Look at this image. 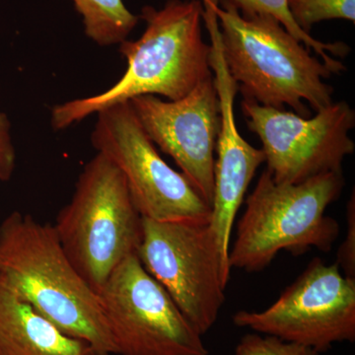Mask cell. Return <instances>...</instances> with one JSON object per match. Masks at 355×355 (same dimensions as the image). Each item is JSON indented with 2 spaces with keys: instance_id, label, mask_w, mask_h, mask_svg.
Masks as SVG:
<instances>
[{
  "instance_id": "1",
  "label": "cell",
  "mask_w": 355,
  "mask_h": 355,
  "mask_svg": "<svg viewBox=\"0 0 355 355\" xmlns=\"http://www.w3.org/2000/svg\"><path fill=\"white\" fill-rule=\"evenodd\" d=\"M202 0H168L161 9L142 7L146 30L137 41L121 42L119 51L127 69L104 92L55 105L51 125L67 130L112 105L144 95L177 101L212 76L210 46L202 38Z\"/></svg>"
},
{
  "instance_id": "2",
  "label": "cell",
  "mask_w": 355,
  "mask_h": 355,
  "mask_svg": "<svg viewBox=\"0 0 355 355\" xmlns=\"http://www.w3.org/2000/svg\"><path fill=\"white\" fill-rule=\"evenodd\" d=\"M0 284L96 355H116L99 295L72 265L51 224L19 211L1 222Z\"/></svg>"
},
{
  "instance_id": "3",
  "label": "cell",
  "mask_w": 355,
  "mask_h": 355,
  "mask_svg": "<svg viewBox=\"0 0 355 355\" xmlns=\"http://www.w3.org/2000/svg\"><path fill=\"white\" fill-rule=\"evenodd\" d=\"M222 53L243 99L308 118L333 104V71L270 15H243L227 0H209Z\"/></svg>"
},
{
  "instance_id": "4",
  "label": "cell",
  "mask_w": 355,
  "mask_h": 355,
  "mask_svg": "<svg viewBox=\"0 0 355 355\" xmlns=\"http://www.w3.org/2000/svg\"><path fill=\"white\" fill-rule=\"evenodd\" d=\"M343 172L319 175L300 184L275 183L265 170L246 200L238 222L229 266L248 272H261L280 251L298 256L311 248L330 252L340 225L326 210L340 198Z\"/></svg>"
},
{
  "instance_id": "5",
  "label": "cell",
  "mask_w": 355,
  "mask_h": 355,
  "mask_svg": "<svg viewBox=\"0 0 355 355\" xmlns=\"http://www.w3.org/2000/svg\"><path fill=\"white\" fill-rule=\"evenodd\" d=\"M53 226L69 261L97 294L116 266L137 254L142 238V216L127 181L100 153L84 166Z\"/></svg>"
},
{
  "instance_id": "6",
  "label": "cell",
  "mask_w": 355,
  "mask_h": 355,
  "mask_svg": "<svg viewBox=\"0 0 355 355\" xmlns=\"http://www.w3.org/2000/svg\"><path fill=\"white\" fill-rule=\"evenodd\" d=\"M96 114L91 144L123 173L142 218L209 224L211 207L161 157L130 101Z\"/></svg>"
},
{
  "instance_id": "7",
  "label": "cell",
  "mask_w": 355,
  "mask_h": 355,
  "mask_svg": "<svg viewBox=\"0 0 355 355\" xmlns=\"http://www.w3.org/2000/svg\"><path fill=\"white\" fill-rule=\"evenodd\" d=\"M98 295L116 355H209L202 336L137 254L116 266Z\"/></svg>"
},
{
  "instance_id": "8",
  "label": "cell",
  "mask_w": 355,
  "mask_h": 355,
  "mask_svg": "<svg viewBox=\"0 0 355 355\" xmlns=\"http://www.w3.org/2000/svg\"><path fill=\"white\" fill-rule=\"evenodd\" d=\"M239 328L272 336L316 350L355 340V279L338 263L310 261L279 298L261 312L239 311L232 317Z\"/></svg>"
},
{
  "instance_id": "9",
  "label": "cell",
  "mask_w": 355,
  "mask_h": 355,
  "mask_svg": "<svg viewBox=\"0 0 355 355\" xmlns=\"http://www.w3.org/2000/svg\"><path fill=\"white\" fill-rule=\"evenodd\" d=\"M241 108L248 128L261 140L266 170L275 183L300 184L343 172V160L354 153L349 132L355 113L347 102H334L308 118L249 99L242 100Z\"/></svg>"
},
{
  "instance_id": "10",
  "label": "cell",
  "mask_w": 355,
  "mask_h": 355,
  "mask_svg": "<svg viewBox=\"0 0 355 355\" xmlns=\"http://www.w3.org/2000/svg\"><path fill=\"white\" fill-rule=\"evenodd\" d=\"M137 256L191 326L205 335L218 319L226 288L209 224L142 218Z\"/></svg>"
},
{
  "instance_id": "11",
  "label": "cell",
  "mask_w": 355,
  "mask_h": 355,
  "mask_svg": "<svg viewBox=\"0 0 355 355\" xmlns=\"http://www.w3.org/2000/svg\"><path fill=\"white\" fill-rule=\"evenodd\" d=\"M130 102L154 146L175 161L182 174L211 207L214 151L220 128L214 74L177 101L144 95Z\"/></svg>"
},
{
  "instance_id": "12",
  "label": "cell",
  "mask_w": 355,
  "mask_h": 355,
  "mask_svg": "<svg viewBox=\"0 0 355 355\" xmlns=\"http://www.w3.org/2000/svg\"><path fill=\"white\" fill-rule=\"evenodd\" d=\"M214 163V193L209 227L218 256L222 284L227 286L231 268L229 249L238 210L257 170L266 158L240 133L225 132L217 139Z\"/></svg>"
},
{
  "instance_id": "13",
  "label": "cell",
  "mask_w": 355,
  "mask_h": 355,
  "mask_svg": "<svg viewBox=\"0 0 355 355\" xmlns=\"http://www.w3.org/2000/svg\"><path fill=\"white\" fill-rule=\"evenodd\" d=\"M0 355H96L0 284Z\"/></svg>"
},
{
  "instance_id": "14",
  "label": "cell",
  "mask_w": 355,
  "mask_h": 355,
  "mask_svg": "<svg viewBox=\"0 0 355 355\" xmlns=\"http://www.w3.org/2000/svg\"><path fill=\"white\" fill-rule=\"evenodd\" d=\"M83 17L84 32L101 46L120 44L139 24V15L128 10L123 0H71Z\"/></svg>"
},
{
  "instance_id": "15",
  "label": "cell",
  "mask_w": 355,
  "mask_h": 355,
  "mask_svg": "<svg viewBox=\"0 0 355 355\" xmlns=\"http://www.w3.org/2000/svg\"><path fill=\"white\" fill-rule=\"evenodd\" d=\"M227 1L233 4L243 15L272 16L282 23L286 31L291 33L294 38L304 44L308 50L314 51L318 57L321 58L322 62L330 67L333 73L345 71V65L340 60H335L333 55L345 57L349 55V46L343 42L324 43L302 31L292 19L287 8V0H227Z\"/></svg>"
},
{
  "instance_id": "16",
  "label": "cell",
  "mask_w": 355,
  "mask_h": 355,
  "mask_svg": "<svg viewBox=\"0 0 355 355\" xmlns=\"http://www.w3.org/2000/svg\"><path fill=\"white\" fill-rule=\"evenodd\" d=\"M287 8L296 25L307 34L324 20L355 22V0H287Z\"/></svg>"
},
{
  "instance_id": "17",
  "label": "cell",
  "mask_w": 355,
  "mask_h": 355,
  "mask_svg": "<svg viewBox=\"0 0 355 355\" xmlns=\"http://www.w3.org/2000/svg\"><path fill=\"white\" fill-rule=\"evenodd\" d=\"M235 355H320L316 350L263 334H248L236 345Z\"/></svg>"
},
{
  "instance_id": "18",
  "label": "cell",
  "mask_w": 355,
  "mask_h": 355,
  "mask_svg": "<svg viewBox=\"0 0 355 355\" xmlns=\"http://www.w3.org/2000/svg\"><path fill=\"white\" fill-rule=\"evenodd\" d=\"M347 237L338 248L336 263L345 277L355 279V198H350L347 207Z\"/></svg>"
},
{
  "instance_id": "19",
  "label": "cell",
  "mask_w": 355,
  "mask_h": 355,
  "mask_svg": "<svg viewBox=\"0 0 355 355\" xmlns=\"http://www.w3.org/2000/svg\"><path fill=\"white\" fill-rule=\"evenodd\" d=\"M16 166V151L11 137V123L0 112V181L8 182Z\"/></svg>"
}]
</instances>
